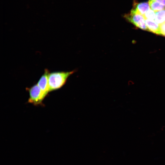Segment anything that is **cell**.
<instances>
[{"label":"cell","instance_id":"obj_5","mask_svg":"<svg viewBox=\"0 0 165 165\" xmlns=\"http://www.w3.org/2000/svg\"><path fill=\"white\" fill-rule=\"evenodd\" d=\"M150 9L148 3L147 2H141L137 4L135 8H134L130 12L143 15Z\"/></svg>","mask_w":165,"mask_h":165},{"label":"cell","instance_id":"obj_9","mask_svg":"<svg viewBox=\"0 0 165 165\" xmlns=\"http://www.w3.org/2000/svg\"><path fill=\"white\" fill-rule=\"evenodd\" d=\"M143 16L145 20H154L155 17V12L150 9Z\"/></svg>","mask_w":165,"mask_h":165},{"label":"cell","instance_id":"obj_10","mask_svg":"<svg viewBox=\"0 0 165 165\" xmlns=\"http://www.w3.org/2000/svg\"><path fill=\"white\" fill-rule=\"evenodd\" d=\"M160 35L165 37V22L160 25Z\"/></svg>","mask_w":165,"mask_h":165},{"label":"cell","instance_id":"obj_7","mask_svg":"<svg viewBox=\"0 0 165 165\" xmlns=\"http://www.w3.org/2000/svg\"><path fill=\"white\" fill-rule=\"evenodd\" d=\"M148 4L150 8L155 12L160 11L165 9V6L155 0H149Z\"/></svg>","mask_w":165,"mask_h":165},{"label":"cell","instance_id":"obj_4","mask_svg":"<svg viewBox=\"0 0 165 165\" xmlns=\"http://www.w3.org/2000/svg\"><path fill=\"white\" fill-rule=\"evenodd\" d=\"M50 72L47 69H45L43 74L38 80L37 84L46 96L50 92L48 77Z\"/></svg>","mask_w":165,"mask_h":165},{"label":"cell","instance_id":"obj_11","mask_svg":"<svg viewBox=\"0 0 165 165\" xmlns=\"http://www.w3.org/2000/svg\"><path fill=\"white\" fill-rule=\"evenodd\" d=\"M165 6V0H155Z\"/></svg>","mask_w":165,"mask_h":165},{"label":"cell","instance_id":"obj_6","mask_svg":"<svg viewBox=\"0 0 165 165\" xmlns=\"http://www.w3.org/2000/svg\"><path fill=\"white\" fill-rule=\"evenodd\" d=\"M145 23L148 31L160 35V25L154 20H145Z\"/></svg>","mask_w":165,"mask_h":165},{"label":"cell","instance_id":"obj_12","mask_svg":"<svg viewBox=\"0 0 165 165\" xmlns=\"http://www.w3.org/2000/svg\"></svg>","mask_w":165,"mask_h":165},{"label":"cell","instance_id":"obj_1","mask_svg":"<svg viewBox=\"0 0 165 165\" xmlns=\"http://www.w3.org/2000/svg\"><path fill=\"white\" fill-rule=\"evenodd\" d=\"M76 71V70H74L70 72H50L48 77L50 92L62 87L65 84L68 78Z\"/></svg>","mask_w":165,"mask_h":165},{"label":"cell","instance_id":"obj_2","mask_svg":"<svg viewBox=\"0 0 165 165\" xmlns=\"http://www.w3.org/2000/svg\"><path fill=\"white\" fill-rule=\"evenodd\" d=\"M29 94L28 102L35 105H41L42 101L46 96L37 84L30 88H27Z\"/></svg>","mask_w":165,"mask_h":165},{"label":"cell","instance_id":"obj_3","mask_svg":"<svg viewBox=\"0 0 165 165\" xmlns=\"http://www.w3.org/2000/svg\"><path fill=\"white\" fill-rule=\"evenodd\" d=\"M124 17L127 21L137 27L141 29L148 31L145 20L143 15L130 12V13L125 15Z\"/></svg>","mask_w":165,"mask_h":165},{"label":"cell","instance_id":"obj_13","mask_svg":"<svg viewBox=\"0 0 165 165\" xmlns=\"http://www.w3.org/2000/svg\"></svg>","mask_w":165,"mask_h":165},{"label":"cell","instance_id":"obj_8","mask_svg":"<svg viewBox=\"0 0 165 165\" xmlns=\"http://www.w3.org/2000/svg\"><path fill=\"white\" fill-rule=\"evenodd\" d=\"M154 20L160 25L165 22V9L156 11Z\"/></svg>","mask_w":165,"mask_h":165}]
</instances>
